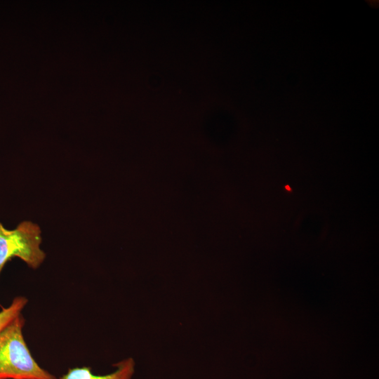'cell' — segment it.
Wrapping results in <instances>:
<instances>
[{
  "instance_id": "1",
  "label": "cell",
  "mask_w": 379,
  "mask_h": 379,
  "mask_svg": "<svg viewBox=\"0 0 379 379\" xmlns=\"http://www.w3.org/2000/svg\"><path fill=\"white\" fill-rule=\"evenodd\" d=\"M20 314L0 332V379H58L34 360L22 335Z\"/></svg>"
},
{
  "instance_id": "2",
  "label": "cell",
  "mask_w": 379,
  "mask_h": 379,
  "mask_svg": "<svg viewBox=\"0 0 379 379\" xmlns=\"http://www.w3.org/2000/svg\"><path fill=\"white\" fill-rule=\"evenodd\" d=\"M41 241V230L36 223L22 221L15 229L8 230L0 222V274L13 258L21 259L32 269H37L46 258L40 248Z\"/></svg>"
},
{
  "instance_id": "3",
  "label": "cell",
  "mask_w": 379,
  "mask_h": 379,
  "mask_svg": "<svg viewBox=\"0 0 379 379\" xmlns=\"http://www.w3.org/2000/svg\"><path fill=\"white\" fill-rule=\"evenodd\" d=\"M114 366L116 369L106 375H95L86 366L70 368L59 379H132L135 366L133 358L124 359Z\"/></svg>"
},
{
  "instance_id": "4",
  "label": "cell",
  "mask_w": 379,
  "mask_h": 379,
  "mask_svg": "<svg viewBox=\"0 0 379 379\" xmlns=\"http://www.w3.org/2000/svg\"><path fill=\"white\" fill-rule=\"evenodd\" d=\"M27 303V299L23 296L15 298L11 304L0 312V332L16 317L21 314Z\"/></svg>"
},
{
  "instance_id": "5",
  "label": "cell",
  "mask_w": 379,
  "mask_h": 379,
  "mask_svg": "<svg viewBox=\"0 0 379 379\" xmlns=\"http://www.w3.org/2000/svg\"><path fill=\"white\" fill-rule=\"evenodd\" d=\"M6 379H28V378H6Z\"/></svg>"
}]
</instances>
